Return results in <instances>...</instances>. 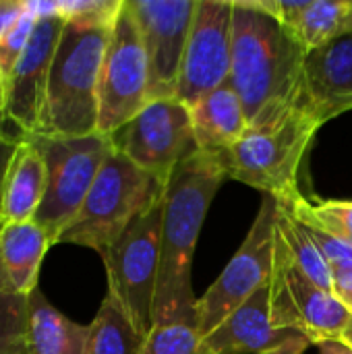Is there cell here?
<instances>
[{"instance_id":"6da1fadb","label":"cell","mask_w":352,"mask_h":354,"mask_svg":"<svg viewBox=\"0 0 352 354\" xmlns=\"http://www.w3.org/2000/svg\"><path fill=\"white\" fill-rule=\"evenodd\" d=\"M305 56L295 33L255 0H232L230 85L249 129H274L297 110Z\"/></svg>"},{"instance_id":"7a4b0ae2","label":"cell","mask_w":352,"mask_h":354,"mask_svg":"<svg viewBox=\"0 0 352 354\" xmlns=\"http://www.w3.org/2000/svg\"><path fill=\"white\" fill-rule=\"evenodd\" d=\"M218 153L195 151L170 174L164 193L162 253L154 301V326L195 322L193 255L212 199L226 180Z\"/></svg>"},{"instance_id":"3957f363","label":"cell","mask_w":352,"mask_h":354,"mask_svg":"<svg viewBox=\"0 0 352 354\" xmlns=\"http://www.w3.org/2000/svg\"><path fill=\"white\" fill-rule=\"evenodd\" d=\"M112 25L64 23L50 66L37 135L85 137L98 133L100 77Z\"/></svg>"},{"instance_id":"277c9868","label":"cell","mask_w":352,"mask_h":354,"mask_svg":"<svg viewBox=\"0 0 352 354\" xmlns=\"http://www.w3.org/2000/svg\"><path fill=\"white\" fill-rule=\"evenodd\" d=\"M166 193V180L145 172L116 147L104 162L91 191L58 243L104 253L139 216Z\"/></svg>"},{"instance_id":"5b68a950","label":"cell","mask_w":352,"mask_h":354,"mask_svg":"<svg viewBox=\"0 0 352 354\" xmlns=\"http://www.w3.org/2000/svg\"><path fill=\"white\" fill-rule=\"evenodd\" d=\"M322 127L299 108L274 129H247L226 151L218 153L228 178L249 185L278 201H290L299 191V168Z\"/></svg>"},{"instance_id":"8992f818","label":"cell","mask_w":352,"mask_h":354,"mask_svg":"<svg viewBox=\"0 0 352 354\" xmlns=\"http://www.w3.org/2000/svg\"><path fill=\"white\" fill-rule=\"evenodd\" d=\"M46 164V193L33 218L56 245L91 191L104 162L114 149L108 135L46 137L27 135Z\"/></svg>"},{"instance_id":"52a82bcc","label":"cell","mask_w":352,"mask_h":354,"mask_svg":"<svg viewBox=\"0 0 352 354\" xmlns=\"http://www.w3.org/2000/svg\"><path fill=\"white\" fill-rule=\"evenodd\" d=\"M164 197L139 216L100 257L112 295L135 332L145 338L154 330V301L162 253Z\"/></svg>"},{"instance_id":"ba28073f","label":"cell","mask_w":352,"mask_h":354,"mask_svg":"<svg viewBox=\"0 0 352 354\" xmlns=\"http://www.w3.org/2000/svg\"><path fill=\"white\" fill-rule=\"evenodd\" d=\"M270 313L278 330L303 334L311 344L352 346V313L328 290L313 284L293 261L274 228V263L270 274Z\"/></svg>"},{"instance_id":"9c48e42d","label":"cell","mask_w":352,"mask_h":354,"mask_svg":"<svg viewBox=\"0 0 352 354\" xmlns=\"http://www.w3.org/2000/svg\"><path fill=\"white\" fill-rule=\"evenodd\" d=\"M278 199L263 195L261 207L234 257L228 261L218 280L197 299V328L205 338L230 313H234L255 290L270 282L274 263V228Z\"/></svg>"},{"instance_id":"30bf717a","label":"cell","mask_w":352,"mask_h":354,"mask_svg":"<svg viewBox=\"0 0 352 354\" xmlns=\"http://www.w3.org/2000/svg\"><path fill=\"white\" fill-rule=\"evenodd\" d=\"M149 104V62L137 21L122 2L112 25L102 77L98 133L112 135Z\"/></svg>"},{"instance_id":"8fae6325","label":"cell","mask_w":352,"mask_h":354,"mask_svg":"<svg viewBox=\"0 0 352 354\" xmlns=\"http://www.w3.org/2000/svg\"><path fill=\"white\" fill-rule=\"evenodd\" d=\"M110 139L131 162L166 183L183 160L199 151L191 110L178 100H151Z\"/></svg>"},{"instance_id":"7c38bea8","label":"cell","mask_w":352,"mask_h":354,"mask_svg":"<svg viewBox=\"0 0 352 354\" xmlns=\"http://www.w3.org/2000/svg\"><path fill=\"white\" fill-rule=\"evenodd\" d=\"M232 68V0H195L185 48L176 100L195 106L230 81Z\"/></svg>"},{"instance_id":"4fadbf2b","label":"cell","mask_w":352,"mask_h":354,"mask_svg":"<svg viewBox=\"0 0 352 354\" xmlns=\"http://www.w3.org/2000/svg\"><path fill=\"white\" fill-rule=\"evenodd\" d=\"M149 62V102L176 100L195 0H127Z\"/></svg>"},{"instance_id":"5bb4252c","label":"cell","mask_w":352,"mask_h":354,"mask_svg":"<svg viewBox=\"0 0 352 354\" xmlns=\"http://www.w3.org/2000/svg\"><path fill=\"white\" fill-rule=\"evenodd\" d=\"M64 23L58 2L52 12L37 15L33 33L6 83V120L21 137L39 133L50 66Z\"/></svg>"},{"instance_id":"9a60e30c","label":"cell","mask_w":352,"mask_h":354,"mask_svg":"<svg viewBox=\"0 0 352 354\" xmlns=\"http://www.w3.org/2000/svg\"><path fill=\"white\" fill-rule=\"evenodd\" d=\"M203 342L210 354H303L311 344L299 332L274 328L268 284L255 290Z\"/></svg>"},{"instance_id":"2e32d148","label":"cell","mask_w":352,"mask_h":354,"mask_svg":"<svg viewBox=\"0 0 352 354\" xmlns=\"http://www.w3.org/2000/svg\"><path fill=\"white\" fill-rule=\"evenodd\" d=\"M297 108L319 127L352 110V35L307 52Z\"/></svg>"},{"instance_id":"e0dca14e","label":"cell","mask_w":352,"mask_h":354,"mask_svg":"<svg viewBox=\"0 0 352 354\" xmlns=\"http://www.w3.org/2000/svg\"><path fill=\"white\" fill-rule=\"evenodd\" d=\"M50 234L33 220L2 224L0 228V284L31 295L37 286L41 261L52 247Z\"/></svg>"},{"instance_id":"ac0fdd59","label":"cell","mask_w":352,"mask_h":354,"mask_svg":"<svg viewBox=\"0 0 352 354\" xmlns=\"http://www.w3.org/2000/svg\"><path fill=\"white\" fill-rule=\"evenodd\" d=\"M46 193V164L37 147L21 137L2 180V224L29 222L35 218Z\"/></svg>"},{"instance_id":"d6986e66","label":"cell","mask_w":352,"mask_h":354,"mask_svg":"<svg viewBox=\"0 0 352 354\" xmlns=\"http://www.w3.org/2000/svg\"><path fill=\"white\" fill-rule=\"evenodd\" d=\"M189 110L197 147L207 153L230 149L249 129L243 102L230 81L201 97Z\"/></svg>"},{"instance_id":"ffe728a7","label":"cell","mask_w":352,"mask_h":354,"mask_svg":"<svg viewBox=\"0 0 352 354\" xmlns=\"http://www.w3.org/2000/svg\"><path fill=\"white\" fill-rule=\"evenodd\" d=\"M29 353L89 354V326L62 315L35 288L29 295Z\"/></svg>"},{"instance_id":"44dd1931","label":"cell","mask_w":352,"mask_h":354,"mask_svg":"<svg viewBox=\"0 0 352 354\" xmlns=\"http://www.w3.org/2000/svg\"><path fill=\"white\" fill-rule=\"evenodd\" d=\"M276 234L282 239L284 247L288 249L295 266L319 288L328 290L334 295V284H332V270L317 249L315 241L311 239L309 230L305 224L290 212V207L284 201H278V212H276Z\"/></svg>"},{"instance_id":"7402d4cb","label":"cell","mask_w":352,"mask_h":354,"mask_svg":"<svg viewBox=\"0 0 352 354\" xmlns=\"http://www.w3.org/2000/svg\"><path fill=\"white\" fill-rule=\"evenodd\" d=\"M293 33L307 52L352 35V0H309Z\"/></svg>"},{"instance_id":"603a6c76","label":"cell","mask_w":352,"mask_h":354,"mask_svg":"<svg viewBox=\"0 0 352 354\" xmlns=\"http://www.w3.org/2000/svg\"><path fill=\"white\" fill-rule=\"evenodd\" d=\"M143 338L112 295H106L89 324V354H139Z\"/></svg>"},{"instance_id":"cb8c5ba5","label":"cell","mask_w":352,"mask_h":354,"mask_svg":"<svg viewBox=\"0 0 352 354\" xmlns=\"http://www.w3.org/2000/svg\"><path fill=\"white\" fill-rule=\"evenodd\" d=\"M284 203L305 226L324 230L352 247V201H342V199L309 201L305 195L299 193L297 197Z\"/></svg>"},{"instance_id":"d4e9b609","label":"cell","mask_w":352,"mask_h":354,"mask_svg":"<svg viewBox=\"0 0 352 354\" xmlns=\"http://www.w3.org/2000/svg\"><path fill=\"white\" fill-rule=\"evenodd\" d=\"M0 354L29 353V295L0 284Z\"/></svg>"},{"instance_id":"484cf974","label":"cell","mask_w":352,"mask_h":354,"mask_svg":"<svg viewBox=\"0 0 352 354\" xmlns=\"http://www.w3.org/2000/svg\"><path fill=\"white\" fill-rule=\"evenodd\" d=\"M139 354H210L195 322L154 326L143 338Z\"/></svg>"},{"instance_id":"4316f807","label":"cell","mask_w":352,"mask_h":354,"mask_svg":"<svg viewBox=\"0 0 352 354\" xmlns=\"http://www.w3.org/2000/svg\"><path fill=\"white\" fill-rule=\"evenodd\" d=\"M35 21H37V12L33 8V2L27 0L25 10L21 12L19 21L12 25V29L0 41V75L4 81V89H6V83H8V79H10L27 41H29L31 33H33Z\"/></svg>"},{"instance_id":"83f0119b","label":"cell","mask_w":352,"mask_h":354,"mask_svg":"<svg viewBox=\"0 0 352 354\" xmlns=\"http://www.w3.org/2000/svg\"><path fill=\"white\" fill-rule=\"evenodd\" d=\"M19 139L10 137V135H4L0 133V199H2V180H4V172H6V166L15 153V147H17ZM2 222V220H0Z\"/></svg>"},{"instance_id":"f1b7e54d","label":"cell","mask_w":352,"mask_h":354,"mask_svg":"<svg viewBox=\"0 0 352 354\" xmlns=\"http://www.w3.org/2000/svg\"><path fill=\"white\" fill-rule=\"evenodd\" d=\"M8 127L10 124L6 120V89H4V81H2V75H0V133L10 135ZM10 137H15V135H10ZM15 139H19V137H15Z\"/></svg>"},{"instance_id":"f546056e","label":"cell","mask_w":352,"mask_h":354,"mask_svg":"<svg viewBox=\"0 0 352 354\" xmlns=\"http://www.w3.org/2000/svg\"><path fill=\"white\" fill-rule=\"evenodd\" d=\"M319 354H352V351L340 342H326L319 346Z\"/></svg>"},{"instance_id":"4dcf8cb0","label":"cell","mask_w":352,"mask_h":354,"mask_svg":"<svg viewBox=\"0 0 352 354\" xmlns=\"http://www.w3.org/2000/svg\"><path fill=\"white\" fill-rule=\"evenodd\" d=\"M0 228H2V222H0Z\"/></svg>"},{"instance_id":"1f68e13d","label":"cell","mask_w":352,"mask_h":354,"mask_svg":"<svg viewBox=\"0 0 352 354\" xmlns=\"http://www.w3.org/2000/svg\"><path fill=\"white\" fill-rule=\"evenodd\" d=\"M351 351H352V346H351Z\"/></svg>"}]
</instances>
